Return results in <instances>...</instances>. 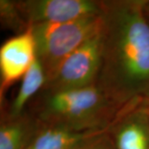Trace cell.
<instances>
[{"label":"cell","instance_id":"cell-1","mask_svg":"<svg viewBox=\"0 0 149 149\" xmlns=\"http://www.w3.org/2000/svg\"><path fill=\"white\" fill-rule=\"evenodd\" d=\"M144 0L101 1V68L97 85L121 106L149 99V25Z\"/></svg>","mask_w":149,"mask_h":149},{"label":"cell","instance_id":"cell-2","mask_svg":"<svg viewBox=\"0 0 149 149\" xmlns=\"http://www.w3.org/2000/svg\"><path fill=\"white\" fill-rule=\"evenodd\" d=\"M124 106L111 100L99 85L52 91L42 89L27 110L42 125L76 131H106Z\"/></svg>","mask_w":149,"mask_h":149},{"label":"cell","instance_id":"cell-3","mask_svg":"<svg viewBox=\"0 0 149 149\" xmlns=\"http://www.w3.org/2000/svg\"><path fill=\"white\" fill-rule=\"evenodd\" d=\"M101 13L60 23H43L31 27L36 43L37 59L47 80L67 56L100 31Z\"/></svg>","mask_w":149,"mask_h":149},{"label":"cell","instance_id":"cell-4","mask_svg":"<svg viewBox=\"0 0 149 149\" xmlns=\"http://www.w3.org/2000/svg\"><path fill=\"white\" fill-rule=\"evenodd\" d=\"M100 31L65 59L42 89L65 91L97 84L102 61Z\"/></svg>","mask_w":149,"mask_h":149},{"label":"cell","instance_id":"cell-5","mask_svg":"<svg viewBox=\"0 0 149 149\" xmlns=\"http://www.w3.org/2000/svg\"><path fill=\"white\" fill-rule=\"evenodd\" d=\"M17 8L29 27L60 23L101 13V1L95 0H17Z\"/></svg>","mask_w":149,"mask_h":149},{"label":"cell","instance_id":"cell-6","mask_svg":"<svg viewBox=\"0 0 149 149\" xmlns=\"http://www.w3.org/2000/svg\"><path fill=\"white\" fill-rule=\"evenodd\" d=\"M115 149H149V109L147 101L123 108L106 129Z\"/></svg>","mask_w":149,"mask_h":149},{"label":"cell","instance_id":"cell-7","mask_svg":"<svg viewBox=\"0 0 149 149\" xmlns=\"http://www.w3.org/2000/svg\"><path fill=\"white\" fill-rule=\"evenodd\" d=\"M36 59V43L31 27L3 42L0 48L1 104L5 101L4 96L8 90L23 78Z\"/></svg>","mask_w":149,"mask_h":149},{"label":"cell","instance_id":"cell-8","mask_svg":"<svg viewBox=\"0 0 149 149\" xmlns=\"http://www.w3.org/2000/svg\"><path fill=\"white\" fill-rule=\"evenodd\" d=\"M102 132L104 131L82 132L39 123L37 131L26 149H74L85 140Z\"/></svg>","mask_w":149,"mask_h":149},{"label":"cell","instance_id":"cell-9","mask_svg":"<svg viewBox=\"0 0 149 149\" xmlns=\"http://www.w3.org/2000/svg\"><path fill=\"white\" fill-rule=\"evenodd\" d=\"M47 81L44 69L36 59L30 69L22 79L17 95L10 104H1V116L16 118L22 114L32 99L42 90Z\"/></svg>","mask_w":149,"mask_h":149},{"label":"cell","instance_id":"cell-10","mask_svg":"<svg viewBox=\"0 0 149 149\" xmlns=\"http://www.w3.org/2000/svg\"><path fill=\"white\" fill-rule=\"evenodd\" d=\"M38 127L37 119L27 111L16 118L1 116L0 149H26Z\"/></svg>","mask_w":149,"mask_h":149},{"label":"cell","instance_id":"cell-11","mask_svg":"<svg viewBox=\"0 0 149 149\" xmlns=\"http://www.w3.org/2000/svg\"><path fill=\"white\" fill-rule=\"evenodd\" d=\"M0 21L4 29L16 35L25 32L31 27L22 18L16 1L13 0H0Z\"/></svg>","mask_w":149,"mask_h":149},{"label":"cell","instance_id":"cell-12","mask_svg":"<svg viewBox=\"0 0 149 149\" xmlns=\"http://www.w3.org/2000/svg\"><path fill=\"white\" fill-rule=\"evenodd\" d=\"M74 149H115L106 131L95 134L79 144Z\"/></svg>","mask_w":149,"mask_h":149},{"label":"cell","instance_id":"cell-13","mask_svg":"<svg viewBox=\"0 0 149 149\" xmlns=\"http://www.w3.org/2000/svg\"><path fill=\"white\" fill-rule=\"evenodd\" d=\"M143 12L144 17H145V18H146V20H147L149 25V0H144Z\"/></svg>","mask_w":149,"mask_h":149},{"label":"cell","instance_id":"cell-14","mask_svg":"<svg viewBox=\"0 0 149 149\" xmlns=\"http://www.w3.org/2000/svg\"><path fill=\"white\" fill-rule=\"evenodd\" d=\"M147 104H148V107H149V99L148 100H147Z\"/></svg>","mask_w":149,"mask_h":149},{"label":"cell","instance_id":"cell-15","mask_svg":"<svg viewBox=\"0 0 149 149\" xmlns=\"http://www.w3.org/2000/svg\"><path fill=\"white\" fill-rule=\"evenodd\" d=\"M148 109H149V107H148Z\"/></svg>","mask_w":149,"mask_h":149}]
</instances>
